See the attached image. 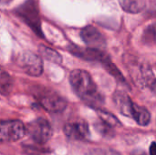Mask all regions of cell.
<instances>
[{
  "instance_id": "277c9868",
  "label": "cell",
  "mask_w": 156,
  "mask_h": 155,
  "mask_svg": "<svg viewBox=\"0 0 156 155\" xmlns=\"http://www.w3.org/2000/svg\"><path fill=\"white\" fill-rule=\"evenodd\" d=\"M26 132L27 127L19 121H5L1 122L0 139L2 142H16L22 139Z\"/></svg>"
},
{
  "instance_id": "4fadbf2b",
  "label": "cell",
  "mask_w": 156,
  "mask_h": 155,
  "mask_svg": "<svg viewBox=\"0 0 156 155\" xmlns=\"http://www.w3.org/2000/svg\"><path fill=\"white\" fill-rule=\"evenodd\" d=\"M12 88V79L10 76L5 73V71H2L1 74V90L2 93H5V90H6V93L11 90Z\"/></svg>"
},
{
  "instance_id": "6da1fadb",
  "label": "cell",
  "mask_w": 156,
  "mask_h": 155,
  "mask_svg": "<svg viewBox=\"0 0 156 155\" xmlns=\"http://www.w3.org/2000/svg\"><path fill=\"white\" fill-rule=\"evenodd\" d=\"M69 83L76 95L89 106L100 110L104 103V98L99 91L90 74L83 69H75L70 72Z\"/></svg>"
},
{
  "instance_id": "8fae6325",
  "label": "cell",
  "mask_w": 156,
  "mask_h": 155,
  "mask_svg": "<svg viewBox=\"0 0 156 155\" xmlns=\"http://www.w3.org/2000/svg\"><path fill=\"white\" fill-rule=\"evenodd\" d=\"M143 39L145 44L156 47V22L149 25L144 29Z\"/></svg>"
},
{
  "instance_id": "30bf717a",
  "label": "cell",
  "mask_w": 156,
  "mask_h": 155,
  "mask_svg": "<svg viewBox=\"0 0 156 155\" xmlns=\"http://www.w3.org/2000/svg\"><path fill=\"white\" fill-rule=\"evenodd\" d=\"M39 52L42 55V57L44 58H46L47 60H48V61H51V62L56 63V64H59L62 61L61 56L57 51H55V50H53V49H51L49 48L40 46L39 47Z\"/></svg>"
},
{
  "instance_id": "7a4b0ae2",
  "label": "cell",
  "mask_w": 156,
  "mask_h": 155,
  "mask_svg": "<svg viewBox=\"0 0 156 155\" xmlns=\"http://www.w3.org/2000/svg\"><path fill=\"white\" fill-rule=\"evenodd\" d=\"M115 106L119 111L129 118H133L139 125L146 126L151 121L150 112L144 107L134 103L123 91H116L113 96Z\"/></svg>"
},
{
  "instance_id": "7c38bea8",
  "label": "cell",
  "mask_w": 156,
  "mask_h": 155,
  "mask_svg": "<svg viewBox=\"0 0 156 155\" xmlns=\"http://www.w3.org/2000/svg\"><path fill=\"white\" fill-rule=\"evenodd\" d=\"M98 115L103 123L107 124L108 126H110L112 128L121 125V122H119V120L110 112H107V111L100 109V110H98Z\"/></svg>"
},
{
  "instance_id": "3957f363",
  "label": "cell",
  "mask_w": 156,
  "mask_h": 155,
  "mask_svg": "<svg viewBox=\"0 0 156 155\" xmlns=\"http://www.w3.org/2000/svg\"><path fill=\"white\" fill-rule=\"evenodd\" d=\"M27 132L35 143L44 144L51 138L52 128L46 119L37 118L27 124Z\"/></svg>"
},
{
  "instance_id": "5bb4252c",
  "label": "cell",
  "mask_w": 156,
  "mask_h": 155,
  "mask_svg": "<svg viewBox=\"0 0 156 155\" xmlns=\"http://www.w3.org/2000/svg\"><path fill=\"white\" fill-rule=\"evenodd\" d=\"M149 152H150V155H156V143L155 142L152 143V144H151V146H150V150H149Z\"/></svg>"
},
{
  "instance_id": "5b68a950",
  "label": "cell",
  "mask_w": 156,
  "mask_h": 155,
  "mask_svg": "<svg viewBox=\"0 0 156 155\" xmlns=\"http://www.w3.org/2000/svg\"><path fill=\"white\" fill-rule=\"evenodd\" d=\"M37 99L41 106L50 112L62 111L67 106L65 100L52 91L37 94Z\"/></svg>"
},
{
  "instance_id": "9a60e30c",
  "label": "cell",
  "mask_w": 156,
  "mask_h": 155,
  "mask_svg": "<svg viewBox=\"0 0 156 155\" xmlns=\"http://www.w3.org/2000/svg\"><path fill=\"white\" fill-rule=\"evenodd\" d=\"M9 1H10V0H2V3H5V2L7 3V2H9Z\"/></svg>"
},
{
  "instance_id": "8992f818",
  "label": "cell",
  "mask_w": 156,
  "mask_h": 155,
  "mask_svg": "<svg viewBox=\"0 0 156 155\" xmlns=\"http://www.w3.org/2000/svg\"><path fill=\"white\" fill-rule=\"evenodd\" d=\"M80 37L84 43L90 47V48L100 50L106 45V40L103 35L92 26H87L82 28L80 31Z\"/></svg>"
},
{
  "instance_id": "9c48e42d",
  "label": "cell",
  "mask_w": 156,
  "mask_h": 155,
  "mask_svg": "<svg viewBox=\"0 0 156 155\" xmlns=\"http://www.w3.org/2000/svg\"><path fill=\"white\" fill-rule=\"evenodd\" d=\"M122 8L128 13H139L146 6L145 0H119Z\"/></svg>"
},
{
  "instance_id": "52a82bcc",
  "label": "cell",
  "mask_w": 156,
  "mask_h": 155,
  "mask_svg": "<svg viewBox=\"0 0 156 155\" xmlns=\"http://www.w3.org/2000/svg\"><path fill=\"white\" fill-rule=\"evenodd\" d=\"M65 135L71 140L82 141L90 137V131L88 124L83 121H78L74 122L67 123L64 126Z\"/></svg>"
},
{
  "instance_id": "ba28073f",
  "label": "cell",
  "mask_w": 156,
  "mask_h": 155,
  "mask_svg": "<svg viewBox=\"0 0 156 155\" xmlns=\"http://www.w3.org/2000/svg\"><path fill=\"white\" fill-rule=\"evenodd\" d=\"M20 65L24 70L31 76H39L42 73L41 59L32 53H26L20 58Z\"/></svg>"
}]
</instances>
